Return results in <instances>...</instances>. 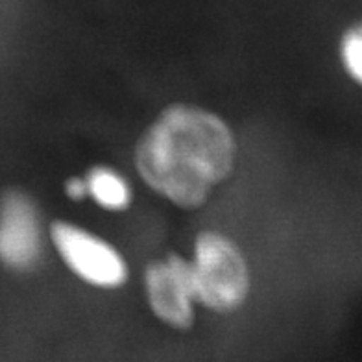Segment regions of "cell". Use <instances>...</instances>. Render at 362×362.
Instances as JSON below:
<instances>
[{"mask_svg": "<svg viewBox=\"0 0 362 362\" xmlns=\"http://www.w3.org/2000/svg\"><path fill=\"white\" fill-rule=\"evenodd\" d=\"M43 252V224L35 202L24 191H6L0 196V267L28 274L39 267Z\"/></svg>", "mask_w": 362, "mask_h": 362, "instance_id": "3957f363", "label": "cell"}, {"mask_svg": "<svg viewBox=\"0 0 362 362\" xmlns=\"http://www.w3.org/2000/svg\"><path fill=\"white\" fill-rule=\"evenodd\" d=\"M144 285L148 303L159 320L176 329L191 327L198 301L192 262L180 255L152 262L144 274Z\"/></svg>", "mask_w": 362, "mask_h": 362, "instance_id": "5b68a950", "label": "cell"}, {"mask_svg": "<svg viewBox=\"0 0 362 362\" xmlns=\"http://www.w3.org/2000/svg\"><path fill=\"white\" fill-rule=\"evenodd\" d=\"M237 144L218 115L172 105L141 137L135 165L143 180L180 207H198L229 176Z\"/></svg>", "mask_w": 362, "mask_h": 362, "instance_id": "6da1fadb", "label": "cell"}, {"mask_svg": "<svg viewBox=\"0 0 362 362\" xmlns=\"http://www.w3.org/2000/svg\"><path fill=\"white\" fill-rule=\"evenodd\" d=\"M50 237L62 261L83 281L102 288H115L126 281L124 259L100 237L69 222H56Z\"/></svg>", "mask_w": 362, "mask_h": 362, "instance_id": "277c9868", "label": "cell"}, {"mask_svg": "<svg viewBox=\"0 0 362 362\" xmlns=\"http://www.w3.org/2000/svg\"><path fill=\"white\" fill-rule=\"evenodd\" d=\"M340 56L349 76L362 86V23L346 32L340 45Z\"/></svg>", "mask_w": 362, "mask_h": 362, "instance_id": "52a82bcc", "label": "cell"}, {"mask_svg": "<svg viewBox=\"0 0 362 362\" xmlns=\"http://www.w3.org/2000/svg\"><path fill=\"white\" fill-rule=\"evenodd\" d=\"M65 192L71 200H83L86 196H89L87 181L81 180V177H71L65 185Z\"/></svg>", "mask_w": 362, "mask_h": 362, "instance_id": "ba28073f", "label": "cell"}, {"mask_svg": "<svg viewBox=\"0 0 362 362\" xmlns=\"http://www.w3.org/2000/svg\"><path fill=\"white\" fill-rule=\"evenodd\" d=\"M87 189L89 196L105 209L120 211L128 207L132 200L128 181L120 176L119 172L110 167H95L87 174Z\"/></svg>", "mask_w": 362, "mask_h": 362, "instance_id": "8992f818", "label": "cell"}, {"mask_svg": "<svg viewBox=\"0 0 362 362\" xmlns=\"http://www.w3.org/2000/svg\"><path fill=\"white\" fill-rule=\"evenodd\" d=\"M191 262L202 305L218 313L243 305L250 292V272L233 240L215 231L202 233L196 238Z\"/></svg>", "mask_w": 362, "mask_h": 362, "instance_id": "7a4b0ae2", "label": "cell"}]
</instances>
